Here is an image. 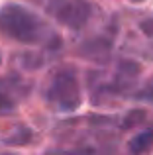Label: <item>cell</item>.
<instances>
[{"mask_svg": "<svg viewBox=\"0 0 153 155\" xmlns=\"http://www.w3.org/2000/svg\"><path fill=\"white\" fill-rule=\"evenodd\" d=\"M47 104L59 112H75L83 102L79 77L71 67H61L51 75L45 91H43Z\"/></svg>", "mask_w": 153, "mask_h": 155, "instance_id": "2", "label": "cell"}, {"mask_svg": "<svg viewBox=\"0 0 153 155\" xmlns=\"http://www.w3.org/2000/svg\"><path fill=\"white\" fill-rule=\"evenodd\" d=\"M135 98H138V100H143V102L153 104V77L138 91V96H135Z\"/></svg>", "mask_w": 153, "mask_h": 155, "instance_id": "9", "label": "cell"}, {"mask_svg": "<svg viewBox=\"0 0 153 155\" xmlns=\"http://www.w3.org/2000/svg\"><path fill=\"white\" fill-rule=\"evenodd\" d=\"M0 34L22 45H47L57 38L35 12L18 2H8L0 8Z\"/></svg>", "mask_w": 153, "mask_h": 155, "instance_id": "1", "label": "cell"}, {"mask_svg": "<svg viewBox=\"0 0 153 155\" xmlns=\"http://www.w3.org/2000/svg\"><path fill=\"white\" fill-rule=\"evenodd\" d=\"M45 12L71 31H80L92 18L90 0H45Z\"/></svg>", "mask_w": 153, "mask_h": 155, "instance_id": "3", "label": "cell"}, {"mask_svg": "<svg viewBox=\"0 0 153 155\" xmlns=\"http://www.w3.org/2000/svg\"><path fill=\"white\" fill-rule=\"evenodd\" d=\"M153 149V130L138 132L126 145V155H147Z\"/></svg>", "mask_w": 153, "mask_h": 155, "instance_id": "6", "label": "cell"}, {"mask_svg": "<svg viewBox=\"0 0 153 155\" xmlns=\"http://www.w3.org/2000/svg\"><path fill=\"white\" fill-rule=\"evenodd\" d=\"M112 41H114V35H94V38H88L84 39L83 43L79 45V53L83 59H88V61H106L110 57V51H112Z\"/></svg>", "mask_w": 153, "mask_h": 155, "instance_id": "5", "label": "cell"}, {"mask_svg": "<svg viewBox=\"0 0 153 155\" xmlns=\"http://www.w3.org/2000/svg\"><path fill=\"white\" fill-rule=\"evenodd\" d=\"M0 61H2V55H0Z\"/></svg>", "mask_w": 153, "mask_h": 155, "instance_id": "13", "label": "cell"}, {"mask_svg": "<svg viewBox=\"0 0 153 155\" xmlns=\"http://www.w3.org/2000/svg\"><path fill=\"white\" fill-rule=\"evenodd\" d=\"M0 155H16V153H0Z\"/></svg>", "mask_w": 153, "mask_h": 155, "instance_id": "12", "label": "cell"}, {"mask_svg": "<svg viewBox=\"0 0 153 155\" xmlns=\"http://www.w3.org/2000/svg\"><path fill=\"white\" fill-rule=\"evenodd\" d=\"M145 118H147L145 110H142V108H134V110H130V112L126 114V118H124V122H122V128H124V130L138 128L142 122H145Z\"/></svg>", "mask_w": 153, "mask_h": 155, "instance_id": "8", "label": "cell"}, {"mask_svg": "<svg viewBox=\"0 0 153 155\" xmlns=\"http://www.w3.org/2000/svg\"><path fill=\"white\" fill-rule=\"evenodd\" d=\"M139 30H142V34L145 35V38L153 39V16H149V18H145V20L139 22Z\"/></svg>", "mask_w": 153, "mask_h": 155, "instance_id": "10", "label": "cell"}, {"mask_svg": "<svg viewBox=\"0 0 153 155\" xmlns=\"http://www.w3.org/2000/svg\"><path fill=\"white\" fill-rule=\"evenodd\" d=\"M132 4H142V2H145V0H130Z\"/></svg>", "mask_w": 153, "mask_h": 155, "instance_id": "11", "label": "cell"}, {"mask_svg": "<svg viewBox=\"0 0 153 155\" xmlns=\"http://www.w3.org/2000/svg\"><path fill=\"white\" fill-rule=\"evenodd\" d=\"M31 87L18 77H0V114H10L16 110L18 100L24 98Z\"/></svg>", "mask_w": 153, "mask_h": 155, "instance_id": "4", "label": "cell"}, {"mask_svg": "<svg viewBox=\"0 0 153 155\" xmlns=\"http://www.w3.org/2000/svg\"><path fill=\"white\" fill-rule=\"evenodd\" d=\"M34 140H35L34 130L28 128V126H18L12 134H8L4 137L2 143L8 145V147H24V145H30Z\"/></svg>", "mask_w": 153, "mask_h": 155, "instance_id": "7", "label": "cell"}]
</instances>
